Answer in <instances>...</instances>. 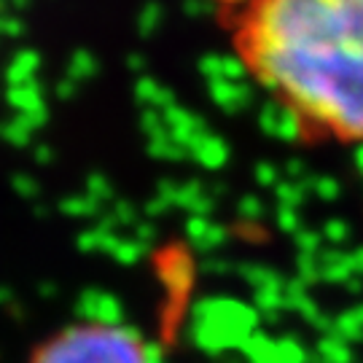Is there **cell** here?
<instances>
[{
	"label": "cell",
	"instance_id": "obj_2",
	"mask_svg": "<svg viewBox=\"0 0 363 363\" xmlns=\"http://www.w3.org/2000/svg\"><path fill=\"white\" fill-rule=\"evenodd\" d=\"M27 363H154V355L130 325L78 320L38 342Z\"/></svg>",
	"mask_w": 363,
	"mask_h": 363
},
{
	"label": "cell",
	"instance_id": "obj_1",
	"mask_svg": "<svg viewBox=\"0 0 363 363\" xmlns=\"http://www.w3.org/2000/svg\"><path fill=\"white\" fill-rule=\"evenodd\" d=\"M234 60L307 145H363V0H213Z\"/></svg>",
	"mask_w": 363,
	"mask_h": 363
}]
</instances>
